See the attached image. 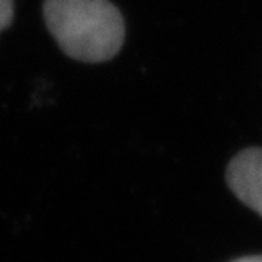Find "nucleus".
Segmentation results:
<instances>
[{"instance_id": "f257e3e1", "label": "nucleus", "mask_w": 262, "mask_h": 262, "mask_svg": "<svg viewBox=\"0 0 262 262\" xmlns=\"http://www.w3.org/2000/svg\"><path fill=\"white\" fill-rule=\"evenodd\" d=\"M44 20L58 48L88 64L111 60L126 37L122 15L110 0H44Z\"/></svg>"}, {"instance_id": "f03ea898", "label": "nucleus", "mask_w": 262, "mask_h": 262, "mask_svg": "<svg viewBox=\"0 0 262 262\" xmlns=\"http://www.w3.org/2000/svg\"><path fill=\"white\" fill-rule=\"evenodd\" d=\"M226 180L242 204L262 217V147H248L233 157Z\"/></svg>"}, {"instance_id": "7ed1b4c3", "label": "nucleus", "mask_w": 262, "mask_h": 262, "mask_svg": "<svg viewBox=\"0 0 262 262\" xmlns=\"http://www.w3.org/2000/svg\"><path fill=\"white\" fill-rule=\"evenodd\" d=\"M15 16V0H0V33L13 22Z\"/></svg>"}, {"instance_id": "20e7f679", "label": "nucleus", "mask_w": 262, "mask_h": 262, "mask_svg": "<svg viewBox=\"0 0 262 262\" xmlns=\"http://www.w3.org/2000/svg\"><path fill=\"white\" fill-rule=\"evenodd\" d=\"M231 262H262V255H251V257H242V258H237V260H231Z\"/></svg>"}]
</instances>
